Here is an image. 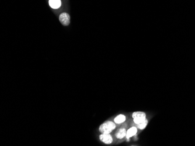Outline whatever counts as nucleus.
<instances>
[{"label":"nucleus","mask_w":195,"mask_h":146,"mask_svg":"<svg viewBox=\"0 0 195 146\" xmlns=\"http://www.w3.org/2000/svg\"><path fill=\"white\" fill-rule=\"evenodd\" d=\"M116 127V125L112 121H107L99 126V130L102 133L109 134L112 132Z\"/></svg>","instance_id":"1"},{"label":"nucleus","mask_w":195,"mask_h":146,"mask_svg":"<svg viewBox=\"0 0 195 146\" xmlns=\"http://www.w3.org/2000/svg\"><path fill=\"white\" fill-rule=\"evenodd\" d=\"M99 139L101 142H102L103 143H104L106 145L111 144L113 142L112 137L109 135V134L102 133V135H100L99 136Z\"/></svg>","instance_id":"4"},{"label":"nucleus","mask_w":195,"mask_h":146,"mask_svg":"<svg viewBox=\"0 0 195 146\" xmlns=\"http://www.w3.org/2000/svg\"><path fill=\"white\" fill-rule=\"evenodd\" d=\"M126 116L124 115H122V114H120V115H119L118 116H117L115 119H114V122L116 123V124H120L123 122H124L125 121H126Z\"/></svg>","instance_id":"8"},{"label":"nucleus","mask_w":195,"mask_h":146,"mask_svg":"<svg viewBox=\"0 0 195 146\" xmlns=\"http://www.w3.org/2000/svg\"><path fill=\"white\" fill-rule=\"evenodd\" d=\"M132 117L133 118L134 123L138 125L146 119V115L143 112L137 111V112H134L133 114Z\"/></svg>","instance_id":"2"},{"label":"nucleus","mask_w":195,"mask_h":146,"mask_svg":"<svg viewBox=\"0 0 195 146\" xmlns=\"http://www.w3.org/2000/svg\"><path fill=\"white\" fill-rule=\"evenodd\" d=\"M137 132V129L136 127H132L130 128L126 132V137L128 139H129L131 137L136 135Z\"/></svg>","instance_id":"7"},{"label":"nucleus","mask_w":195,"mask_h":146,"mask_svg":"<svg viewBox=\"0 0 195 146\" xmlns=\"http://www.w3.org/2000/svg\"><path fill=\"white\" fill-rule=\"evenodd\" d=\"M147 124H148V120L147 119H146L144 121H142L141 123L138 124V127L141 129V130H142L146 128V127L147 125Z\"/></svg>","instance_id":"9"},{"label":"nucleus","mask_w":195,"mask_h":146,"mask_svg":"<svg viewBox=\"0 0 195 146\" xmlns=\"http://www.w3.org/2000/svg\"><path fill=\"white\" fill-rule=\"evenodd\" d=\"M126 130L124 128H122V129H120L118 132H116V137L119 139H123V137H124L125 136H126Z\"/></svg>","instance_id":"6"},{"label":"nucleus","mask_w":195,"mask_h":146,"mask_svg":"<svg viewBox=\"0 0 195 146\" xmlns=\"http://www.w3.org/2000/svg\"><path fill=\"white\" fill-rule=\"evenodd\" d=\"M49 5L53 9H57L61 6L60 0H49Z\"/></svg>","instance_id":"5"},{"label":"nucleus","mask_w":195,"mask_h":146,"mask_svg":"<svg viewBox=\"0 0 195 146\" xmlns=\"http://www.w3.org/2000/svg\"><path fill=\"white\" fill-rule=\"evenodd\" d=\"M59 21L63 26H68L70 23V16L67 13H62L59 16Z\"/></svg>","instance_id":"3"}]
</instances>
